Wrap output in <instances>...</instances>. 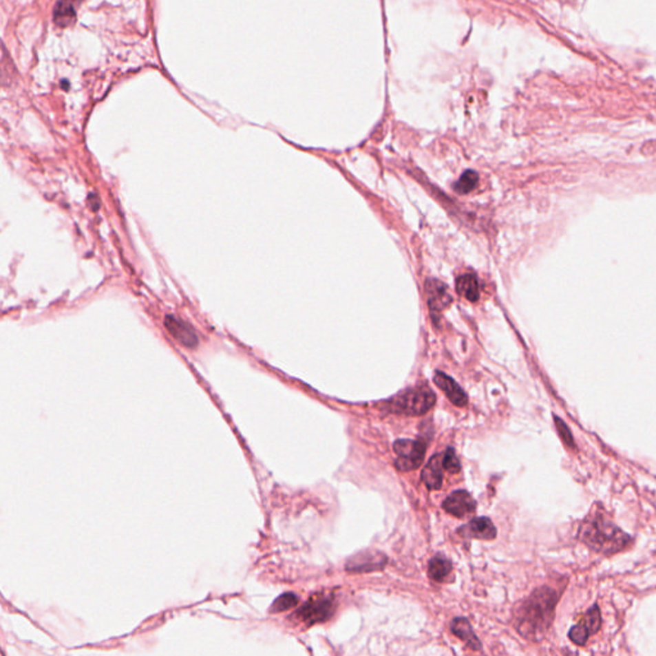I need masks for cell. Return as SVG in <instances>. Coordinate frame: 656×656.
<instances>
[{
    "label": "cell",
    "instance_id": "6da1fadb",
    "mask_svg": "<svg viewBox=\"0 0 656 656\" xmlns=\"http://www.w3.org/2000/svg\"><path fill=\"white\" fill-rule=\"evenodd\" d=\"M560 595L554 589L544 586L532 592L518 608L516 624L522 636L538 641L544 637L554 620L555 608Z\"/></svg>",
    "mask_w": 656,
    "mask_h": 656
},
{
    "label": "cell",
    "instance_id": "7a4b0ae2",
    "mask_svg": "<svg viewBox=\"0 0 656 656\" xmlns=\"http://www.w3.org/2000/svg\"><path fill=\"white\" fill-rule=\"evenodd\" d=\"M583 544L599 554H615L632 542V537L623 532L605 511L593 507L578 531Z\"/></svg>",
    "mask_w": 656,
    "mask_h": 656
},
{
    "label": "cell",
    "instance_id": "3957f363",
    "mask_svg": "<svg viewBox=\"0 0 656 656\" xmlns=\"http://www.w3.org/2000/svg\"><path fill=\"white\" fill-rule=\"evenodd\" d=\"M436 396L428 386H418L409 388L391 399L388 403V409L394 413L408 416H421L434 407Z\"/></svg>",
    "mask_w": 656,
    "mask_h": 656
},
{
    "label": "cell",
    "instance_id": "277c9868",
    "mask_svg": "<svg viewBox=\"0 0 656 656\" xmlns=\"http://www.w3.org/2000/svg\"><path fill=\"white\" fill-rule=\"evenodd\" d=\"M425 449L427 446L423 441L398 440L394 444V450L398 455L395 467L401 472L416 469L425 461Z\"/></svg>",
    "mask_w": 656,
    "mask_h": 656
},
{
    "label": "cell",
    "instance_id": "5b68a950",
    "mask_svg": "<svg viewBox=\"0 0 656 656\" xmlns=\"http://www.w3.org/2000/svg\"><path fill=\"white\" fill-rule=\"evenodd\" d=\"M333 610H335V602H333L332 596L319 595L305 602L294 615L297 620L310 626L318 622L328 620L332 615Z\"/></svg>",
    "mask_w": 656,
    "mask_h": 656
},
{
    "label": "cell",
    "instance_id": "8992f818",
    "mask_svg": "<svg viewBox=\"0 0 656 656\" xmlns=\"http://www.w3.org/2000/svg\"><path fill=\"white\" fill-rule=\"evenodd\" d=\"M601 627V613L599 606L593 604L590 609L586 611L580 622L573 626L569 631V638L578 646H584L589 638L593 633H596Z\"/></svg>",
    "mask_w": 656,
    "mask_h": 656
},
{
    "label": "cell",
    "instance_id": "52a82bcc",
    "mask_svg": "<svg viewBox=\"0 0 656 656\" xmlns=\"http://www.w3.org/2000/svg\"><path fill=\"white\" fill-rule=\"evenodd\" d=\"M425 288L427 303L432 315H440V312L452 303V295L441 281L428 279L425 282Z\"/></svg>",
    "mask_w": 656,
    "mask_h": 656
},
{
    "label": "cell",
    "instance_id": "ba28073f",
    "mask_svg": "<svg viewBox=\"0 0 656 656\" xmlns=\"http://www.w3.org/2000/svg\"><path fill=\"white\" fill-rule=\"evenodd\" d=\"M443 508L455 517H465L474 513L476 501L467 491H454L453 494L445 500Z\"/></svg>",
    "mask_w": 656,
    "mask_h": 656
},
{
    "label": "cell",
    "instance_id": "9c48e42d",
    "mask_svg": "<svg viewBox=\"0 0 656 656\" xmlns=\"http://www.w3.org/2000/svg\"><path fill=\"white\" fill-rule=\"evenodd\" d=\"M165 326L169 333L176 339L177 341L186 348H195L199 343V337L195 332L194 328L184 321L176 317L168 315L165 321Z\"/></svg>",
    "mask_w": 656,
    "mask_h": 656
},
{
    "label": "cell",
    "instance_id": "30bf717a",
    "mask_svg": "<svg viewBox=\"0 0 656 656\" xmlns=\"http://www.w3.org/2000/svg\"><path fill=\"white\" fill-rule=\"evenodd\" d=\"M458 533L463 537L480 538V540H492L496 537V528L489 518L480 517L472 519L465 526L458 529Z\"/></svg>",
    "mask_w": 656,
    "mask_h": 656
},
{
    "label": "cell",
    "instance_id": "8fae6325",
    "mask_svg": "<svg viewBox=\"0 0 656 656\" xmlns=\"http://www.w3.org/2000/svg\"><path fill=\"white\" fill-rule=\"evenodd\" d=\"M386 556L381 553H361L348 563V569L352 572H370L381 569L386 564Z\"/></svg>",
    "mask_w": 656,
    "mask_h": 656
},
{
    "label": "cell",
    "instance_id": "7c38bea8",
    "mask_svg": "<svg viewBox=\"0 0 656 656\" xmlns=\"http://www.w3.org/2000/svg\"><path fill=\"white\" fill-rule=\"evenodd\" d=\"M434 383L441 388L446 394V396L456 407H464L467 404V395L463 388L454 381L452 377L446 376L443 372H437L434 374Z\"/></svg>",
    "mask_w": 656,
    "mask_h": 656
},
{
    "label": "cell",
    "instance_id": "4fadbf2b",
    "mask_svg": "<svg viewBox=\"0 0 656 656\" xmlns=\"http://www.w3.org/2000/svg\"><path fill=\"white\" fill-rule=\"evenodd\" d=\"M443 453L434 455L425 464L422 472V480L430 490H440L443 486Z\"/></svg>",
    "mask_w": 656,
    "mask_h": 656
},
{
    "label": "cell",
    "instance_id": "5bb4252c",
    "mask_svg": "<svg viewBox=\"0 0 656 656\" xmlns=\"http://www.w3.org/2000/svg\"><path fill=\"white\" fill-rule=\"evenodd\" d=\"M80 0H59L54 7L53 19L59 28L71 26L76 21V7Z\"/></svg>",
    "mask_w": 656,
    "mask_h": 656
},
{
    "label": "cell",
    "instance_id": "9a60e30c",
    "mask_svg": "<svg viewBox=\"0 0 656 656\" xmlns=\"http://www.w3.org/2000/svg\"><path fill=\"white\" fill-rule=\"evenodd\" d=\"M452 629L458 637L463 639L472 650H480V642L472 631L469 622L464 618H455L452 622Z\"/></svg>",
    "mask_w": 656,
    "mask_h": 656
},
{
    "label": "cell",
    "instance_id": "2e32d148",
    "mask_svg": "<svg viewBox=\"0 0 656 656\" xmlns=\"http://www.w3.org/2000/svg\"><path fill=\"white\" fill-rule=\"evenodd\" d=\"M456 291L459 295L471 300L477 301L480 297L478 281L473 275H463L456 279Z\"/></svg>",
    "mask_w": 656,
    "mask_h": 656
},
{
    "label": "cell",
    "instance_id": "e0dca14e",
    "mask_svg": "<svg viewBox=\"0 0 656 656\" xmlns=\"http://www.w3.org/2000/svg\"><path fill=\"white\" fill-rule=\"evenodd\" d=\"M452 569H453V565L450 563V560H447L444 556H434V559L430 562L428 573L434 581L443 582L450 574Z\"/></svg>",
    "mask_w": 656,
    "mask_h": 656
},
{
    "label": "cell",
    "instance_id": "ac0fdd59",
    "mask_svg": "<svg viewBox=\"0 0 656 656\" xmlns=\"http://www.w3.org/2000/svg\"><path fill=\"white\" fill-rule=\"evenodd\" d=\"M478 182V175L474 171H467L463 173L459 181L454 185V190L458 194H467L472 191Z\"/></svg>",
    "mask_w": 656,
    "mask_h": 656
},
{
    "label": "cell",
    "instance_id": "d6986e66",
    "mask_svg": "<svg viewBox=\"0 0 656 656\" xmlns=\"http://www.w3.org/2000/svg\"><path fill=\"white\" fill-rule=\"evenodd\" d=\"M297 602H299V597L296 596L295 593L287 592V593H284L278 599H276V601L272 605L271 611L272 613H281V611L294 608L295 605H297Z\"/></svg>",
    "mask_w": 656,
    "mask_h": 656
},
{
    "label": "cell",
    "instance_id": "ffe728a7",
    "mask_svg": "<svg viewBox=\"0 0 656 656\" xmlns=\"http://www.w3.org/2000/svg\"><path fill=\"white\" fill-rule=\"evenodd\" d=\"M555 425L558 430V434L562 437L564 444L567 445L569 449H575V443H574L573 436L569 430V427L564 423L563 421L559 416H554Z\"/></svg>",
    "mask_w": 656,
    "mask_h": 656
},
{
    "label": "cell",
    "instance_id": "44dd1931",
    "mask_svg": "<svg viewBox=\"0 0 656 656\" xmlns=\"http://www.w3.org/2000/svg\"><path fill=\"white\" fill-rule=\"evenodd\" d=\"M443 465L449 473H458L461 471V462L456 458L453 447L446 449L443 453Z\"/></svg>",
    "mask_w": 656,
    "mask_h": 656
}]
</instances>
